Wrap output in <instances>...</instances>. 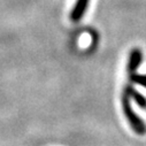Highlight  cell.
Segmentation results:
<instances>
[{
    "label": "cell",
    "mask_w": 146,
    "mask_h": 146,
    "mask_svg": "<svg viewBox=\"0 0 146 146\" xmlns=\"http://www.w3.org/2000/svg\"><path fill=\"white\" fill-rule=\"evenodd\" d=\"M130 81L146 88V75H139V74H135L133 72V74L130 75Z\"/></svg>",
    "instance_id": "5b68a950"
},
{
    "label": "cell",
    "mask_w": 146,
    "mask_h": 146,
    "mask_svg": "<svg viewBox=\"0 0 146 146\" xmlns=\"http://www.w3.org/2000/svg\"><path fill=\"white\" fill-rule=\"evenodd\" d=\"M141 60H143L141 51H140L139 48H133V50L130 52L129 60H128V64H127V71H128L129 75L133 74V72L138 69L139 64L141 63Z\"/></svg>",
    "instance_id": "7a4b0ae2"
},
{
    "label": "cell",
    "mask_w": 146,
    "mask_h": 146,
    "mask_svg": "<svg viewBox=\"0 0 146 146\" xmlns=\"http://www.w3.org/2000/svg\"><path fill=\"white\" fill-rule=\"evenodd\" d=\"M124 93H127L129 97L133 98V100L137 102L138 106H140L141 108H146V98L143 97L139 92H137L133 88H131L130 85H127L124 89Z\"/></svg>",
    "instance_id": "277c9868"
},
{
    "label": "cell",
    "mask_w": 146,
    "mask_h": 146,
    "mask_svg": "<svg viewBox=\"0 0 146 146\" xmlns=\"http://www.w3.org/2000/svg\"><path fill=\"white\" fill-rule=\"evenodd\" d=\"M89 1L90 0H77L74 8H72V11H71V14H70L71 21L77 22L83 17V15L85 14V12L88 9Z\"/></svg>",
    "instance_id": "3957f363"
},
{
    "label": "cell",
    "mask_w": 146,
    "mask_h": 146,
    "mask_svg": "<svg viewBox=\"0 0 146 146\" xmlns=\"http://www.w3.org/2000/svg\"><path fill=\"white\" fill-rule=\"evenodd\" d=\"M122 108H123L125 117L128 119V121H129L130 125L132 127V129L135 130V132L137 135H140V136L145 135L146 133V125L143 122V120L133 112L131 104H130V97L124 92L122 94Z\"/></svg>",
    "instance_id": "6da1fadb"
}]
</instances>
